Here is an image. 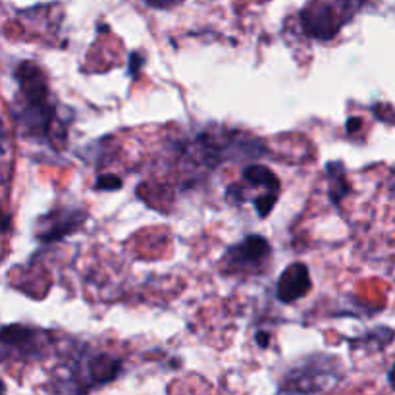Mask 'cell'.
I'll use <instances>...</instances> for the list:
<instances>
[{
  "instance_id": "obj_8",
  "label": "cell",
  "mask_w": 395,
  "mask_h": 395,
  "mask_svg": "<svg viewBox=\"0 0 395 395\" xmlns=\"http://www.w3.org/2000/svg\"><path fill=\"white\" fill-rule=\"evenodd\" d=\"M328 174L332 179V189H330V199L332 203L338 205L341 199L349 193V184L346 182V168L341 166V163H330L328 164Z\"/></svg>"
},
{
  "instance_id": "obj_9",
  "label": "cell",
  "mask_w": 395,
  "mask_h": 395,
  "mask_svg": "<svg viewBox=\"0 0 395 395\" xmlns=\"http://www.w3.org/2000/svg\"><path fill=\"white\" fill-rule=\"evenodd\" d=\"M122 187V179L114 174H102V176L97 179V185L95 189H102V191H116Z\"/></svg>"
},
{
  "instance_id": "obj_10",
  "label": "cell",
  "mask_w": 395,
  "mask_h": 395,
  "mask_svg": "<svg viewBox=\"0 0 395 395\" xmlns=\"http://www.w3.org/2000/svg\"><path fill=\"white\" fill-rule=\"evenodd\" d=\"M143 62H145V60H143L141 54H137V52L131 54V58H129V73L134 76V73H137V71L141 70Z\"/></svg>"
},
{
  "instance_id": "obj_7",
  "label": "cell",
  "mask_w": 395,
  "mask_h": 395,
  "mask_svg": "<svg viewBox=\"0 0 395 395\" xmlns=\"http://www.w3.org/2000/svg\"><path fill=\"white\" fill-rule=\"evenodd\" d=\"M87 370H89L91 382H95V384H106V382H112L116 378L118 370H120V362L110 359V357H106V355H99V357L89 360Z\"/></svg>"
},
{
  "instance_id": "obj_4",
  "label": "cell",
  "mask_w": 395,
  "mask_h": 395,
  "mask_svg": "<svg viewBox=\"0 0 395 395\" xmlns=\"http://www.w3.org/2000/svg\"><path fill=\"white\" fill-rule=\"evenodd\" d=\"M311 274H309L307 264L293 262L280 276L278 288H276V297L282 303H295L297 299H301L311 291Z\"/></svg>"
},
{
  "instance_id": "obj_13",
  "label": "cell",
  "mask_w": 395,
  "mask_h": 395,
  "mask_svg": "<svg viewBox=\"0 0 395 395\" xmlns=\"http://www.w3.org/2000/svg\"><path fill=\"white\" fill-rule=\"evenodd\" d=\"M8 228H10V216L2 211V205H0V232H8Z\"/></svg>"
},
{
  "instance_id": "obj_11",
  "label": "cell",
  "mask_w": 395,
  "mask_h": 395,
  "mask_svg": "<svg viewBox=\"0 0 395 395\" xmlns=\"http://www.w3.org/2000/svg\"><path fill=\"white\" fill-rule=\"evenodd\" d=\"M145 2L153 8H172L177 0H145Z\"/></svg>"
},
{
  "instance_id": "obj_1",
  "label": "cell",
  "mask_w": 395,
  "mask_h": 395,
  "mask_svg": "<svg viewBox=\"0 0 395 395\" xmlns=\"http://www.w3.org/2000/svg\"><path fill=\"white\" fill-rule=\"evenodd\" d=\"M272 247L262 235H247L245 240L235 243L224 254L226 270L235 272H259L269 262Z\"/></svg>"
},
{
  "instance_id": "obj_6",
  "label": "cell",
  "mask_w": 395,
  "mask_h": 395,
  "mask_svg": "<svg viewBox=\"0 0 395 395\" xmlns=\"http://www.w3.org/2000/svg\"><path fill=\"white\" fill-rule=\"evenodd\" d=\"M241 177L243 182L251 187H259V189L266 191V193H274V195H280V182H278V176L274 172L262 164H249L243 168L241 172Z\"/></svg>"
},
{
  "instance_id": "obj_2",
  "label": "cell",
  "mask_w": 395,
  "mask_h": 395,
  "mask_svg": "<svg viewBox=\"0 0 395 395\" xmlns=\"http://www.w3.org/2000/svg\"><path fill=\"white\" fill-rule=\"evenodd\" d=\"M87 214L81 208H54L37 222V240L45 243L64 240L66 235L78 232Z\"/></svg>"
},
{
  "instance_id": "obj_3",
  "label": "cell",
  "mask_w": 395,
  "mask_h": 395,
  "mask_svg": "<svg viewBox=\"0 0 395 395\" xmlns=\"http://www.w3.org/2000/svg\"><path fill=\"white\" fill-rule=\"evenodd\" d=\"M301 21H303L305 33L309 37H314V39H320V41L332 39L339 29L334 8L322 0H314L312 4L305 8L301 12Z\"/></svg>"
},
{
  "instance_id": "obj_15",
  "label": "cell",
  "mask_w": 395,
  "mask_h": 395,
  "mask_svg": "<svg viewBox=\"0 0 395 395\" xmlns=\"http://www.w3.org/2000/svg\"><path fill=\"white\" fill-rule=\"evenodd\" d=\"M4 391H6V386H4V384H2V380H0V394H4Z\"/></svg>"
},
{
  "instance_id": "obj_14",
  "label": "cell",
  "mask_w": 395,
  "mask_h": 395,
  "mask_svg": "<svg viewBox=\"0 0 395 395\" xmlns=\"http://www.w3.org/2000/svg\"><path fill=\"white\" fill-rule=\"evenodd\" d=\"M269 334H264V332H259L257 334V343L261 347H269Z\"/></svg>"
},
{
  "instance_id": "obj_5",
  "label": "cell",
  "mask_w": 395,
  "mask_h": 395,
  "mask_svg": "<svg viewBox=\"0 0 395 395\" xmlns=\"http://www.w3.org/2000/svg\"><path fill=\"white\" fill-rule=\"evenodd\" d=\"M37 339L39 332L25 328L21 324H12L0 328V346L16 351H33L37 349Z\"/></svg>"
},
{
  "instance_id": "obj_12",
  "label": "cell",
  "mask_w": 395,
  "mask_h": 395,
  "mask_svg": "<svg viewBox=\"0 0 395 395\" xmlns=\"http://www.w3.org/2000/svg\"><path fill=\"white\" fill-rule=\"evenodd\" d=\"M360 126H362V122H360L359 118H349V120H347V124H346L347 134H353V131H357Z\"/></svg>"
}]
</instances>
